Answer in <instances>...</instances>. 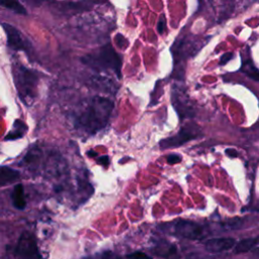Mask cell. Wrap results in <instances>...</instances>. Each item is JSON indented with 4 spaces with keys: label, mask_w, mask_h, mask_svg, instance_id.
Segmentation results:
<instances>
[{
    "label": "cell",
    "mask_w": 259,
    "mask_h": 259,
    "mask_svg": "<svg viewBox=\"0 0 259 259\" xmlns=\"http://www.w3.org/2000/svg\"><path fill=\"white\" fill-rule=\"evenodd\" d=\"M236 244L233 238H212L204 242V248L207 252L217 254L233 248Z\"/></svg>",
    "instance_id": "9c48e42d"
},
{
    "label": "cell",
    "mask_w": 259,
    "mask_h": 259,
    "mask_svg": "<svg viewBox=\"0 0 259 259\" xmlns=\"http://www.w3.org/2000/svg\"><path fill=\"white\" fill-rule=\"evenodd\" d=\"M94 259H122L121 257H119L118 255L114 254L113 252L110 251H104L102 253L96 254Z\"/></svg>",
    "instance_id": "ac0fdd59"
},
{
    "label": "cell",
    "mask_w": 259,
    "mask_h": 259,
    "mask_svg": "<svg viewBox=\"0 0 259 259\" xmlns=\"http://www.w3.org/2000/svg\"><path fill=\"white\" fill-rule=\"evenodd\" d=\"M11 199L13 205L17 209H23L26 205L25 196H24V189L22 184H16L13 188V191L11 193Z\"/></svg>",
    "instance_id": "4fadbf2b"
},
{
    "label": "cell",
    "mask_w": 259,
    "mask_h": 259,
    "mask_svg": "<svg viewBox=\"0 0 259 259\" xmlns=\"http://www.w3.org/2000/svg\"><path fill=\"white\" fill-rule=\"evenodd\" d=\"M232 59H233V53H232V52L225 53V54L221 57V59H220V65H221V66H224L225 64H227L228 62H230Z\"/></svg>",
    "instance_id": "44dd1931"
},
{
    "label": "cell",
    "mask_w": 259,
    "mask_h": 259,
    "mask_svg": "<svg viewBox=\"0 0 259 259\" xmlns=\"http://www.w3.org/2000/svg\"><path fill=\"white\" fill-rule=\"evenodd\" d=\"M2 27L6 33L8 46L15 51H26L28 44L18 29L9 23H2Z\"/></svg>",
    "instance_id": "ba28073f"
},
{
    "label": "cell",
    "mask_w": 259,
    "mask_h": 259,
    "mask_svg": "<svg viewBox=\"0 0 259 259\" xmlns=\"http://www.w3.org/2000/svg\"><path fill=\"white\" fill-rule=\"evenodd\" d=\"M258 243V239L257 238H248V239H243L240 242H238L237 244H235V248H234V252L236 254H240V253H246L249 252L250 250H252Z\"/></svg>",
    "instance_id": "5bb4252c"
},
{
    "label": "cell",
    "mask_w": 259,
    "mask_h": 259,
    "mask_svg": "<svg viewBox=\"0 0 259 259\" xmlns=\"http://www.w3.org/2000/svg\"><path fill=\"white\" fill-rule=\"evenodd\" d=\"M19 177L20 173L17 170L6 166L0 167V187L14 183Z\"/></svg>",
    "instance_id": "8fae6325"
},
{
    "label": "cell",
    "mask_w": 259,
    "mask_h": 259,
    "mask_svg": "<svg viewBox=\"0 0 259 259\" xmlns=\"http://www.w3.org/2000/svg\"><path fill=\"white\" fill-rule=\"evenodd\" d=\"M97 163H98V164H101V165H103V166H107V165L109 164V158H108V156L104 155V156L99 157L98 160H97Z\"/></svg>",
    "instance_id": "603a6c76"
},
{
    "label": "cell",
    "mask_w": 259,
    "mask_h": 259,
    "mask_svg": "<svg viewBox=\"0 0 259 259\" xmlns=\"http://www.w3.org/2000/svg\"><path fill=\"white\" fill-rule=\"evenodd\" d=\"M12 76L19 99L26 106H30L37 95L38 74L21 64H13Z\"/></svg>",
    "instance_id": "7a4b0ae2"
},
{
    "label": "cell",
    "mask_w": 259,
    "mask_h": 259,
    "mask_svg": "<svg viewBox=\"0 0 259 259\" xmlns=\"http://www.w3.org/2000/svg\"><path fill=\"white\" fill-rule=\"evenodd\" d=\"M242 71L247 74L249 77L253 78L255 81H258V70L257 68L253 65L252 62H245L244 65L242 66Z\"/></svg>",
    "instance_id": "2e32d148"
},
{
    "label": "cell",
    "mask_w": 259,
    "mask_h": 259,
    "mask_svg": "<svg viewBox=\"0 0 259 259\" xmlns=\"http://www.w3.org/2000/svg\"><path fill=\"white\" fill-rule=\"evenodd\" d=\"M0 5L17 14H26L25 8L17 1H0Z\"/></svg>",
    "instance_id": "9a60e30c"
},
{
    "label": "cell",
    "mask_w": 259,
    "mask_h": 259,
    "mask_svg": "<svg viewBox=\"0 0 259 259\" xmlns=\"http://www.w3.org/2000/svg\"><path fill=\"white\" fill-rule=\"evenodd\" d=\"M242 225H243V221L239 218H236V219H232L225 222L222 226L225 230H236V229H240Z\"/></svg>",
    "instance_id": "e0dca14e"
},
{
    "label": "cell",
    "mask_w": 259,
    "mask_h": 259,
    "mask_svg": "<svg viewBox=\"0 0 259 259\" xmlns=\"http://www.w3.org/2000/svg\"><path fill=\"white\" fill-rule=\"evenodd\" d=\"M126 258L127 259H153L150 255H148L144 252H141V251H136L131 254H127Z\"/></svg>",
    "instance_id": "d6986e66"
},
{
    "label": "cell",
    "mask_w": 259,
    "mask_h": 259,
    "mask_svg": "<svg viewBox=\"0 0 259 259\" xmlns=\"http://www.w3.org/2000/svg\"><path fill=\"white\" fill-rule=\"evenodd\" d=\"M82 61L98 70H110L120 78L121 59L110 45L102 47L94 56H86Z\"/></svg>",
    "instance_id": "3957f363"
},
{
    "label": "cell",
    "mask_w": 259,
    "mask_h": 259,
    "mask_svg": "<svg viewBox=\"0 0 259 259\" xmlns=\"http://www.w3.org/2000/svg\"><path fill=\"white\" fill-rule=\"evenodd\" d=\"M27 132V125L20 119H15L11 131L5 136V141H13L22 138Z\"/></svg>",
    "instance_id": "7c38bea8"
},
{
    "label": "cell",
    "mask_w": 259,
    "mask_h": 259,
    "mask_svg": "<svg viewBox=\"0 0 259 259\" xmlns=\"http://www.w3.org/2000/svg\"><path fill=\"white\" fill-rule=\"evenodd\" d=\"M181 156L180 155H177V154H170L168 157H167V163L168 164H176V163H179L181 161Z\"/></svg>",
    "instance_id": "7402d4cb"
},
{
    "label": "cell",
    "mask_w": 259,
    "mask_h": 259,
    "mask_svg": "<svg viewBox=\"0 0 259 259\" xmlns=\"http://www.w3.org/2000/svg\"><path fill=\"white\" fill-rule=\"evenodd\" d=\"M171 233L188 240H200L207 235L203 226L188 220H178L174 222L171 227Z\"/></svg>",
    "instance_id": "5b68a950"
},
{
    "label": "cell",
    "mask_w": 259,
    "mask_h": 259,
    "mask_svg": "<svg viewBox=\"0 0 259 259\" xmlns=\"http://www.w3.org/2000/svg\"><path fill=\"white\" fill-rule=\"evenodd\" d=\"M152 252L165 259H179V253L175 245L168 242H160L152 248Z\"/></svg>",
    "instance_id": "30bf717a"
},
{
    "label": "cell",
    "mask_w": 259,
    "mask_h": 259,
    "mask_svg": "<svg viewBox=\"0 0 259 259\" xmlns=\"http://www.w3.org/2000/svg\"><path fill=\"white\" fill-rule=\"evenodd\" d=\"M112 109L113 102L110 99L95 96L79 114L76 126L89 135L96 134L106 126Z\"/></svg>",
    "instance_id": "6da1fadb"
},
{
    "label": "cell",
    "mask_w": 259,
    "mask_h": 259,
    "mask_svg": "<svg viewBox=\"0 0 259 259\" xmlns=\"http://www.w3.org/2000/svg\"><path fill=\"white\" fill-rule=\"evenodd\" d=\"M201 135H202L201 128L197 124L193 122H188L183 126H181L179 132L176 135L160 141L159 146L161 150L177 148L184 145L185 143H188L194 139H197Z\"/></svg>",
    "instance_id": "277c9868"
},
{
    "label": "cell",
    "mask_w": 259,
    "mask_h": 259,
    "mask_svg": "<svg viewBox=\"0 0 259 259\" xmlns=\"http://www.w3.org/2000/svg\"><path fill=\"white\" fill-rule=\"evenodd\" d=\"M172 104L180 119L191 118L195 115L194 108L186 95V92L177 86H174L172 89Z\"/></svg>",
    "instance_id": "52a82bcc"
},
{
    "label": "cell",
    "mask_w": 259,
    "mask_h": 259,
    "mask_svg": "<svg viewBox=\"0 0 259 259\" xmlns=\"http://www.w3.org/2000/svg\"><path fill=\"white\" fill-rule=\"evenodd\" d=\"M225 153H226L227 156H229V157H231V158L238 157V152H237L235 149H232V148L226 149V150H225Z\"/></svg>",
    "instance_id": "cb8c5ba5"
},
{
    "label": "cell",
    "mask_w": 259,
    "mask_h": 259,
    "mask_svg": "<svg viewBox=\"0 0 259 259\" xmlns=\"http://www.w3.org/2000/svg\"><path fill=\"white\" fill-rule=\"evenodd\" d=\"M165 27H166V19H165V16H164V15H161V16H160V19H159V21H158V25H157L158 32H159L160 34L164 33Z\"/></svg>",
    "instance_id": "ffe728a7"
},
{
    "label": "cell",
    "mask_w": 259,
    "mask_h": 259,
    "mask_svg": "<svg viewBox=\"0 0 259 259\" xmlns=\"http://www.w3.org/2000/svg\"><path fill=\"white\" fill-rule=\"evenodd\" d=\"M16 255L19 259H40V253L34 236L29 232H23L16 246Z\"/></svg>",
    "instance_id": "8992f818"
}]
</instances>
